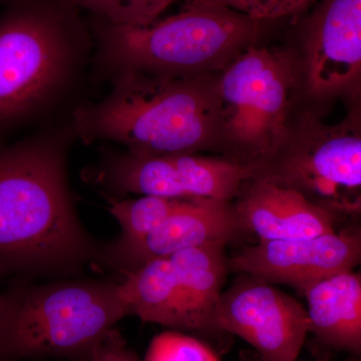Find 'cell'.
<instances>
[{
	"instance_id": "obj_17",
	"label": "cell",
	"mask_w": 361,
	"mask_h": 361,
	"mask_svg": "<svg viewBox=\"0 0 361 361\" xmlns=\"http://www.w3.org/2000/svg\"><path fill=\"white\" fill-rule=\"evenodd\" d=\"M184 201V199L158 196H141L127 200L113 199L108 209L120 224L122 233L120 238L104 246V248L121 250L139 243L175 212Z\"/></svg>"
},
{
	"instance_id": "obj_5",
	"label": "cell",
	"mask_w": 361,
	"mask_h": 361,
	"mask_svg": "<svg viewBox=\"0 0 361 361\" xmlns=\"http://www.w3.org/2000/svg\"><path fill=\"white\" fill-rule=\"evenodd\" d=\"M129 315L120 282L66 278L16 286L1 292L0 361L78 360Z\"/></svg>"
},
{
	"instance_id": "obj_9",
	"label": "cell",
	"mask_w": 361,
	"mask_h": 361,
	"mask_svg": "<svg viewBox=\"0 0 361 361\" xmlns=\"http://www.w3.org/2000/svg\"><path fill=\"white\" fill-rule=\"evenodd\" d=\"M214 322L219 331L248 342L262 361H295L310 332L305 307L249 275L223 292Z\"/></svg>"
},
{
	"instance_id": "obj_23",
	"label": "cell",
	"mask_w": 361,
	"mask_h": 361,
	"mask_svg": "<svg viewBox=\"0 0 361 361\" xmlns=\"http://www.w3.org/2000/svg\"><path fill=\"white\" fill-rule=\"evenodd\" d=\"M4 273L0 270V280H1V277L4 276ZM0 299H1V292H0Z\"/></svg>"
},
{
	"instance_id": "obj_4",
	"label": "cell",
	"mask_w": 361,
	"mask_h": 361,
	"mask_svg": "<svg viewBox=\"0 0 361 361\" xmlns=\"http://www.w3.org/2000/svg\"><path fill=\"white\" fill-rule=\"evenodd\" d=\"M66 0H20L0 16V129L35 122L61 103L87 61Z\"/></svg>"
},
{
	"instance_id": "obj_22",
	"label": "cell",
	"mask_w": 361,
	"mask_h": 361,
	"mask_svg": "<svg viewBox=\"0 0 361 361\" xmlns=\"http://www.w3.org/2000/svg\"><path fill=\"white\" fill-rule=\"evenodd\" d=\"M101 344V343H99ZM97 346L92 350H90L89 353H85V355L80 356L78 357L77 361H109L106 360V356H104L103 351H102L101 346Z\"/></svg>"
},
{
	"instance_id": "obj_24",
	"label": "cell",
	"mask_w": 361,
	"mask_h": 361,
	"mask_svg": "<svg viewBox=\"0 0 361 361\" xmlns=\"http://www.w3.org/2000/svg\"><path fill=\"white\" fill-rule=\"evenodd\" d=\"M0 1H2V0H0Z\"/></svg>"
},
{
	"instance_id": "obj_1",
	"label": "cell",
	"mask_w": 361,
	"mask_h": 361,
	"mask_svg": "<svg viewBox=\"0 0 361 361\" xmlns=\"http://www.w3.org/2000/svg\"><path fill=\"white\" fill-rule=\"evenodd\" d=\"M71 118L0 148V270L78 274L96 264L101 247L75 212L68 155Z\"/></svg>"
},
{
	"instance_id": "obj_16",
	"label": "cell",
	"mask_w": 361,
	"mask_h": 361,
	"mask_svg": "<svg viewBox=\"0 0 361 361\" xmlns=\"http://www.w3.org/2000/svg\"><path fill=\"white\" fill-rule=\"evenodd\" d=\"M224 244H209L171 255L194 331L215 334L216 310L229 269Z\"/></svg>"
},
{
	"instance_id": "obj_15",
	"label": "cell",
	"mask_w": 361,
	"mask_h": 361,
	"mask_svg": "<svg viewBox=\"0 0 361 361\" xmlns=\"http://www.w3.org/2000/svg\"><path fill=\"white\" fill-rule=\"evenodd\" d=\"M122 275L121 294L130 315L171 329L194 331L170 259H154Z\"/></svg>"
},
{
	"instance_id": "obj_20",
	"label": "cell",
	"mask_w": 361,
	"mask_h": 361,
	"mask_svg": "<svg viewBox=\"0 0 361 361\" xmlns=\"http://www.w3.org/2000/svg\"><path fill=\"white\" fill-rule=\"evenodd\" d=\"M223 6L261 21H269L292 18L299 20L307 13L316 0H216Z\"/></svg>"
},
{
	"instance_id": "obj_3",
	"label": "cell",
	"mask_w": 361,
	"mask_h": 361,
	"mask_svg": "<svg viewBox=\"0 0 361 361\" xmlns=\"http://www.w3.org/2000/svg\"><path fill=\"white\" fill-rule=\"evenodd\" d=\"M266 23L216 1L188 0L177 13L144 26L97 21V71L168 78L215 75L259 44Z\"/></svg>"
},
{
	"instance_id": "obj_6",
	"label": "cell",
	"mask_w": 361,
	"mask_h": 361,
	"mask_svg": "<svg viewBox=\"0 0 361 361\" xmlns=\"http://www.w3.org/2000/svg\"><path fill=\"white\" fill-rule=\"evenodd\" d=\"M303 90L298 51L257 44L218 77V152L229 160L258 167L288 135Z\"/></svg>"
},
{
	"instance_id": "obj_11",
	"label": "cell",
	"mask_w": 361,
	"mask_h": 361,
	"mask_svg": "<svg viewBox=\"0 0 361 361\" xmlns=\"http://www.w3.org/2000/svg\"><path fill=\"white\" fill-rule=\"evenodd\" d=\"M255 175V166L223 156L179 154L137 157L129 177L133 191L141 196L232 202Z\"/></svg>"
},
{
	"instance_id": "obj_10",
	"label": "cell",
	"mask_w": 361,
	"mask_h": 361,
	"mask_svg": "<svg viewBox=\"0 0 361 361\" xmlns=\"http://www.w3.org/2000/svg\"><path fill=\"white\" fill-rule=\"evenodd\" d=\"M360 259V231L344 229L311 238L259 241L233 256L229 268L303 293L320 280L355 269Z\"/></svg>"
},
{
	"instance_id": "obj_7",
	"label": "cell",
	"mask_w": 361,
	"mask_h": 361,
	"mask_svg": "<svg viewBox=\"0 0 361 361\" xmlns=\"http://www.w3.org/2000/svg\"><path fill=\"white\" fill-rule=\"evenodd\" d=\"M254 178L293 190L336 215L360 213V104L336 123L324 122L316 111L296 114L288 135Z\"/></svg>"
},
{
	"instance_id": "obj_13",
	"label": "cell",
	"mask_w": 361,
	"mask_h": 361,
	"mask_svg": "<svg viewBox=\"0 0 361 361\" xmlns=\"http://www.w3.org/2000/svg\"><path fill=\"white\" fill-rule=\"evenodd\" d=\"M242 231L259 241L311 238L336 231V214L293 190L252 178L232 201Z\"/></svg>"
},
{
	"instance_id": "obj_8",
	"label": "cell",
	"mask_w": 361,
	"mask_h": 361,
	"mask_svg": "<svg viewBox=\"0 0 361 361\" xmlns=\"http://www.w3.org/2000/svg\"><path fill=\"white\" fill-rule=\"evenodd\" d=\"M302 18L298 51L303 90L315 102L357 101L361 82V0H316Z\"/></svg>"
},
{
	"instance_id": "obj_12",
	"label": "cell",
	"mask_w": 361,
	"mask_h": 361,
	"mask_svg": "<svg viewBox=\"0 0 361 361\" xmlns=\"http://www.w3.org/2000/svg\"><path fill=\"white\" fill-rule=\"evenodd\" d=\"M240 232L232 202L189 199L139 243L121 250L102 246L97 264L123 274L186 249L209 244L227 245Z\"/></svg>"
},
{
	"instance_id": "obj_18",
	"label": "cell",
	"mask_w": 361,
	"mask_h": 361,
	"mask_svg": "<svg viewBox=\"0 0 361 361\" xmlns=\"http://www.w3.org/2000/svg\"><path fill=\"white\" fill-rule=\"evenodd\" d=\"M94 16L99 23L144 26L164 16L171 6L188 0H66Z\"/></svg>"
},
{
	"instance_id": "obj_21",
	"label": "cell",
	"mask_w": 361,
	"mask_h": 361,
	"mask_svg": "<svg viewBox=\"0 0 361 361\" xmlns=\"http://www.w3.org/2000/svg\"><path fill=\"white\" fill-rule=\"evenodd\" d=\"M99 346L109 361H140L135 353L127 348L122 336L116 329L104 337Z\"/></svg>"
},
{
	"instance_id": "obj_2",
	"label": "cell",
	"mask_w": 361,
	"mask_h": 361,
	"mask_svg": "<svg viewBox=\"0 0 361 361\" xmlns=\"http://www.w3.org/2000/svg\"><path fill=\"white\" fill-rule=\"evenodd\" d=\"M218 77L116 73L106 96L73 110L75 135L85 144L116 142L137 155L218 152Z\"/></svg>"
},
{
	"instance_id": "obj_19",
	"label": "cell",
	"mask_w": 361,
	"mask_h": 361,
	"mask_svg": "<svg viewBox=\"0 0 361 361\" xmlns=\"http://www.w3.org/2000/svg\"><path fill=\"white\" fill-rule=\"evenodd\" d=\"M145 361H220L204 342L178 331H166L154 337Z\"/></svg>"
},
{
	"instance_id": "obj_14",
	"label": "cell",
	"mask_w": 361,
	"mask_h": 361,
	"mask_svg": "<svg viewBox=\"0 0 361 361\" xmlns=\"http://www.w3.org/2000/svg\"><path fill=\"white\" fill-rule=\"evenodd\" d=\"M310 332L325 345L360 355L361 275L353 270L320 280L303 292Z\"/></svg>"
}]
</instances>
